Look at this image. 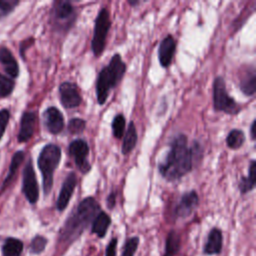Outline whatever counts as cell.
I'll list each match as a JSON object with an SVG mask.
<instances>
[{"instance_id":"obj_14","label":"cell","mask_w":256,"mask_h":256,"mask_svg":"<svg viewBox=\"0 0 256 256\" xmlns=\"http://www.w3.org/2000/svg\"><path fill=\"white\" fill-rule=\"evenodd\" d=\"M37 115L33 111H25L20 119V128L17 135V140L20 143L27 142L31 139L34 133Z\"/></svg>"},{"instance_id":"obj_27","label":"cell","mask_w":256,"mask_h":256,"mask_svg":"<svg viewBox=\"0 0 256 256\" xmlns=\"http://www.w3.org/2000/svg\"><path fill=\"white\" fill-rule=\"evenodd\" d=\"M48 240L43 235H35L30 243V252L32 254H40L42 253L46 246H47Z\"/></svg>"},{"instance_id":"obj_29","label":"cell","mask_w":256,"mask_h":256,"mask_svg":"<svg viewBox=\"0 0 256 256\" xmlns=\"http://www.w3.org/2000/svg\"><path fill=\"white\" fill-rule=\"evenodd\" d=\"M139 242H140V239L138 236H132L128 238L124 243L121 256H134L138 249Z\"/></svg>"},{"instance_id":"obj_8","label":"cell","mask_w":256,"mask_h":256,"mask_svg":"<svg viewBox=\"0 0 256 256\" xmlns=\"http://www.w3.org/2000/svg\"><path fill=\"white\" fill-rule=\"evenodd\" d=\"M22 192L30 204H35L39 198V187L31 159L26 163L23 170Z\"/></svg>"},{"instance_id":"obj_37","label":"cell","mask_w":256,"mask_h":256,"mask_svg":"<svg viewBox=\"0 0 256 256\" xmlns=\"http://www.w3.org/2000/svg\"><path fill=\"white\" fill-rule=\"evenodd\" d=\"M127 2L131 6H137V5H139L141 3V1H139V0H128Z\"/></svg>"},{"instance_id":"obj_33","label":"cell","mask_w":256,"mask_h":256,"mask_svg":"<svg viewBox=\"0 0 256 256\" xmlns=\"http://www.w3.org/2000/svg\"><path fill=\"white\" fill-rule=\"evenodd\" d=\"M117 244H118V239L116 237L110 239L105 249V256H116Z\"/></svg>"},{"instance_id":"obj_30","label":"cell","mask_w":256,"mask_h":256,"mask_svg":"<svg viewBox=\"0 0 256 256\" xmlns=\"http://www.w3.org/2000/svg\"><path fill=\"white\" fill-rule=\"evenodd\" d=\"M86 126V121L80 118H72L69 122H68V132L70 134L76 135V134H80L84 131Z\"/></svg>"},{"instance_id":"obj_23","label":"cell","mask_w":256,"mask_h":256,"mask_svg":"<svg viewBox=\"0 0 256 256\" xmlns=\"http://www.w3.org/2000/svg\"><path fill=\"white\" fill-rule=\"evenodd\" d=\"M137 130L135 124L131 121L128 125V128L123 136V144H122V153L124 155L129 154L136 146L137 143Z\"/></svg>"},{"instance_id":"obj_17","label":"cell","mask_w":256,"mask_h":256,"mask_svg":"<svg viewBox=\"0 0 256 256\" xmlns=\"http://www.w3.org/2000/svg\"><path fill=\"white\" fill-rule=\"evenodd\" d=\"M0 63L2 64L5 72L13 79L19 75V66L17 60L7 47L0 48Z\"/></svg>"},{"instance_id":"obj_24","label":"cell","mask_w":256,"mask_h":256,"mask_svg":"<svg viewBox=\"0 0 256 256\" xmlns=\"http://www.w3.org/2000/svg\"><path fill=\"white\" fill-rule=\"evenodd\" d=\"M24 157H25V154H24L23 151H17V152L14 153V155L12 156V159H11L10 166H9V171L7 173V176L5 177V179L3 181L1 191H3L10 184V182L12 181V179L14 178V176L16 174V171H17L18 167L20 166V164L24 160Z\"/></svg>"},{"instance_id":"obj_35","label":"cell","mask_w":256,"mask_h":256,"mask_svg":"<svg viewBox=\"0 0 256 256\" xmlns=\"http://www.w3.org/2000/svg\"><path fill=\"white\" fill-rule=\"evenodd\" d=\"M33 42H34L33 38H30V39H26V40H24V41L20 44V53H21L22 57H24V55H23L24 49H27L31 44H33Z\"/></svg>"},{"instance_id":"obj_25","label":"cell","mask_w":256,"mask_h":256,"mask_svg":"<svg viewBox=\"0 0 256 256\" xmlns=\"http://www.w3.org/2000/svg\"><path fill=\"white\" fill-rule=\"evenodd\" d=\"M244 142H245V135H244V132L240 129H232L226 137L227 146L231 149L240 148Z\"/></svg>"},{"instance_id":"obj_10","label":"cell","mask_w":256,"mask_h":256,"mask_svg":"<svg viewBox=\"0 0 256 256\" xmlns=\"http://www.w3.org/2000/svg\"><path fill=\"white\" fill-rule=\"evenodd\" d=\"M198 204L199 197L196 191L191 190L189 192H186L180 197L178 203L176 204L173 211V215L176 219L187 218L194 212Z\"/></svg>"},{"instance_id":"obj_13","label":"cell","mask_w":256,"mask_h":256,"mask_svg":"<svg viewBox=\"0 0 256 256\" xmlns=\"http://www.w3.org/2000/svg\"><path fill=\"white\" fill-rule=\"evenodd\" d=\"M44 124L51 134H59L64 128V117L54 106L48 107L43 113Z\"/></svg>"},{"instance_id":"obj_12","label":"cell","mask_w":256,"mask_h":256,"mask_svg":"<svg viewBox=\"0 0 256 256\" xmlns=\"http://www.w3.org/2000/svg\"><path fill=\"white\" fill-rule=\"evenodd\" d=\"M76 185H77V176L74 172H70L65 178V180L63 181V184L59 192V196L57 198L56 208L59 212L64 211L68 206Z\"/></svg>"},{"instance_id":"obj_21","label":"cell","mask_w":256,"mask_h":256,"mask_svg":"<svg viewBox=\"0 0 256 256\" xmlns=\"http://www.w3.org/2000/svg\"><path fill=\"white\" fill-rule=\"evenodd\" d=\"M181 247L180 235L175 231L171 230L167 234L165 241V249L163 256H176Z\"/></svg>"},{"instance_id":"obj_18","label":"cell","mask_w":256,"mask_h":256,"mask_svg":"<svg viewBox=\"0 0 256 256\" xmlns=\"http://www.w3.org/2000/svg\"><path fill=\"white\" fill-rule=\"evenodd\" d=\"M110 225H111L110 216L106 212L100 210L92 221L91 233L96 234L99 238H103L105 237Z\"/></svg>"},{"instance_id":"obj_3","label":"cell","mask_w":256,"mask_h":256,"mask_svg":"<svg viewBox=\"0 0 256 256\" xmlns=\"http://www.w3.org/2000/svg\"><path fill=\"white\" fill-rule=\"evenodd\" d=\"M125 71L126 64L118 53L114 54L108 65L101 69L96 81V96L99 105H103L106 102L110 90L118 85Z\"/></svg>"},{"instance_id":"obj_5","label":"cell","mask_w":256,"mask_h":256,"mask_svg":"<svg viewBox=\"0 0 256 256\" xmlns=\"http://www.w3.org/2000/svg\"><path fill=\"white\" fill-rule=\"evenodd\" d=\"M213 105L216 111L227 114H237L240 111V106L228 94L225 80L221 76L216 77L213 82Z\"/></svg>"},{"instance_id":"obj_36","label":"cell","mask_w":256,"mask_h":256,"mask_svg":"<svg viewBox=\"0 0 256 256\" xmlns=\"http://www.w3.org/2000/svg\"><path fill=\"white\" fill-rule=\"evenodd\" d=\"M255 125H256V120H253L252 123H251V126H250V137L252 140H255Z\"/></svg>"},{"instance_id":"obj_26","label":"cell","mask_w":256,"mask_h":256,"mask_svg":"<svg viewBox=\"0 0 256 256\" xmlns=\"http://www.w3.org/2000/svg\"><path fill=\"white\" fill-rule=\"evenodd\" d=\"M125 117L123 114H117L113 121H112V131H113V136L117 139H121L124 136V130H125Z\"/></svg>"},{"instance_id":"obj_20","label":"cell","mask_w":256,"mask_h":256,"mask_svg":"<svg viewBox=\"0 0 256 256\" xmlns=\"http://www.w3.org/2000/svg\"><path fill=\"white\" fill-rule=\"evenodd\" d=\"M255 176H256V161L253 159L251 160L248 168V176L241 177L238 183V189L242 194H246L254 189Z\"/></svg>"},{"instance_id":"obj_34","label":"cell","mask_w":256,"mask_h":256,"mask_svg":"<svg viewBox=\"0 0 256 256\" xmlns=\"http://www.w3.org/2000/svg\"><path fill=\"white\" fill-rule=\"evenodd\" d=\"M106 204H107V207L109 209H113L115 207V204H116V193L113 191L111 192L108 197H107V201H106Z\"/></svg>"},{"instance_id":"obj_16","label":"cell","mask_w":256,"mask_h":256,"mask_svg":"<svg viewBox=\"0 0 256 256\" xmlns=\"http://www.w3.org/2000/svg\"><path fill=\"white\" fill-rule=\"evenodd\" d=\"M223 248V235L222 231L217 228L213 227L207 236V240L203 247V253L205 255H215L220 254Z\"/></svg>"},{"instance_id":"obj_31","label":"cell","mask_w":256,"mask_h":256,"mask_svg":"<svg viewBox=\"0 0 256 256\" xmlns=\"http://www.w3.org/2000/svg\"><path fill=\"white\" fill-rule=\"evenodd\" d=\"M19 4V0H0V18L10 14Z\"/></svg>"},{"instance_id":"obj_2","label":"cell","mask_w":256,"mask_h":256,"mask_svg":"<svg viewBox=\"0 0 256 256\" xmlns=\"http://www.w3.org/2000/svg\"><path fill=\"white\" fill-rule=\"evenodd\" d=\"M100 210V205L94 197L84 198L70 213L60 229L59 242L71 244L76 241Z\"/></svg>"},{"instance_id":"obj_11","label":"cell","mask_w":256,"mask_h":256,"mask_svg":"<svg viewBox=\"0 0 256 256\" xmlns=\"http://www.w3.org/2000/svg\"><path fill=\"white\" fill-rule=\"evenodd\" d=\"M59 95L61 104L67 109L76 108L82 102V97L79 93L77 85L70 81H65L60 84Z\"/></svg>"},{"instance_id":"obj_4","label":"cell","mask_w":256,"mask_h":256,"mask_svg":"<svg viewBox=\"0 0 256 256\" xmlns=\"http://www.w3.org/2000/svg\"><path fill=\"white\" fill-rule=\"evenodd\" d=\"M61 160V148L53 143L46 144L38 156V168L42 174V186L48 195L53 186V176Z\"/></svg>"},{"instance_id":"obj_1","label":"cell","mask_w":256,"mask_h":256,"mask_svg":"<svg viewBox=\"0 0 256 256\" xmlns=\"http://www.w3.org/2000/svg\"><path fill=\"white\" fill-rule=\"evenodd\" d=\"M193 159L188 140L184 134L176 135L170 142V148L158 169L163 178L168 181H177L192 170Z\"/></svg>"},{"instance_id":"obj_6","label":"cell","mask_w":256,"mask_h":256,"mask_svg":"<svg viewBox=\"0 0 256 256\" xmlns=\"http://www.w3.org/2000/svg\"><path fill=\"white\" fill-rule=\"evenodd\" d=\"M111 27V20L109 11L103 7L99 11L94 25V33L91 42V47L93 54L96 57H99L105 49L106 38L108 35V31Z\"/></svg>"},{"instance_id":"obj_9","label":"cell","mask_w":256,"mask_h":256,"mask_svg":"<svg viewBox=\"0 0 256 256\" xmlns=\"http://www.w3.org/2000/svg\"><path fill=\"white\" fill-rule=\"evenodd\" d=\"M69 153L73 157L77 168L83 174H86L90 171L91 165L87 160V156L89 154V146L84 139L80 138L73 140L69 144Z\"/></svg>"},{"instance_id":"obj_32","label":"cell","mask_w":256,"mask_h":256,"mask_svg":"<svg viewBox=\"0 0 256 256\" xmlns=\"http://www.w3.org/2000/svg\"><path fill=\"white\" fill-rule=\"evenodd\" d=\"M10 119V112L8 109H1L0 110V139L3 137L6 127L8 125Z\"/></svg>"},{"instance_id":"obj_15","label":"cell","mask_w":256,"mask_h":256,"mask_svg":"<svg viewBox=\"0 0 256 256\" xmlns=\"http://www.w3.org/2000/svg\"><path fill=\"white\" fill-rule=\"evenodd\" d=\"M176 51V42L172 35H167L159 44L158 58L162 67H168L173 59Z\"/></svg>"},{"instance_id":"obj_7","label":"cell","mask_w":256,"mask_h":256,"mask_svg":"<svg viewBox=\"0 0 256 256\" xmlns=\"http://www.w3.org/2000/svg\"><path fill=\"white\" fill-rule=\"evenodd\" d=\"M52 16L56 28L61 31H67L76 19V10L70 1L59 0L53 3Z\"/></svg>"},{"instance_id":"obj_22","label":"cell","mask_w":256,"mask_h":256,"mask_svg":"<svg viewBox=\"0 0 256 256\" xmlns=\"http://www.w3.org/2000/svg\"><path fill=\"white\" fill-rule=\"evenodd\" d=\"M24 245L20 239L8 237L2 245V256H21Z\"/></svg>"},{"instance_id":"obj_19","label":"cell","mask_w":256,"mask_h":256,"mask_svg":"<svg viewBox=\"0 0 256 256\" xmlns=\"http://www.w3.org/2000/svg\"><path fill=\"white\" fill-rule=\"evenodd\" d=\"M239 88L243 94L252 96L256 91V72L254 66L248 67V70L241 77L239 82Z\"/></svg>"},{"instance_id":"obj_28","label":"cell","mask_w":256,"mask_h":256,"mask_svg":"<svg viewBox=\"0 0 256 256\" xmlns=\"http://www.w3.org/2000/svg\"><path fill=\"white\" fill-rule=\"evenodd\" d=\"M14 87H15L14 80L0 73V97L9 96L14 90Z\"/></svg>"}]
</instances>
